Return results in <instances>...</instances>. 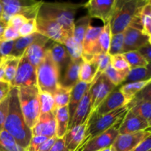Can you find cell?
Segmentation results:
<instances>
[{"label": "cell", "instance_id": "cell-1", "mask_svg": "<svg viewBox=\"0 0 151 151\" xmlns=\"http://www.w3.org/2000/svg\"><path fill=\"white\" fill-rule=\"evenodd\" d=\"M8 97V113L3 129L14 138L20 147L27 150L32 134L31 130L27 125L21 111L18 97V88L12 87Z\"/></svg>", "mask_w": 151, "mask_h": 151}, {"label": "cell", "instance_id": "cell-2", "mask_svg": "<svg viewBox=\"0 0 151 151\" xmlns=\"http://www.w3.org/2000/svg\"><path fill=\"white\" fill-rule=\"evenodd\" d=\"M81 6V4L72 2L43 1L37 16L55 21L70 36L73 33L75 14Z\"/></svg>", "mask_w": 151, "mask_h": 151}, {"label": "cell", "instance_id": "cell-3", "mask_svg": "<svg viewBox=\"0 0 151 151\" xmlns=\"http://www.w3.org/2000/svg\"><path fill=\"white\" fill-rule=\"evenodd\" d=\"M146 1L116 0L113 16L110 21L112 35L123 32L132 24L141 22L140 11Z\"/></svg>", "mask_w": 151, "mask_h": 151}, {"label": "cell", "instance_id": "cell-4", "mask_svg": "<svg viewBox=\"0 0 151 151\" xmlns=\"http://www.w3.org/2000/svg\"><path fill=\"white\" fill-rule=\"evenodd\" d=\"M60 76L59 69L53 61L47 47L44 59L36 68L37 87L38 90L53 94L59 86Z\"/></svg>", "mask_w": 151, "mask_h": 151}, {"label": "cell", "instance_id": "cell-5", "mask_svg": "<svg viewBox=\"0 0 151 151\" xmlns=\"http://www.w3.org/2000/svg\"><path fill=\"white\" fill-rule=\"evenodd\" d=\"M128 110L127 106H125L114 111L101 116L96 115L94 113L90 114L88 117V123H87L83 141L80 146L111 128L119 119L125 116Z\"/></svg>", "mask_w": 151, "mask_h": 151}, {"label": "cell", "instance_id": "cell-6", "mask_svg": "<svg viewBox=\"0 0 151 151\" xmlns=\"http://www.w3.org/2000/svg\"><path fill=\"white\" fill-rule=\"evenodd\" d=\"M18 97L24 119L31 130L35 126L41 114L38 87L18 88Z\"/></svg>", "mask_w": 151, "mask_h": 151}, {"label": "cell", "instance_id": "cell-7", "mask_svg": "<svg viewBox=\"0 0 151 151\" xmlns=\"http://www.w3.org/2000/svg\"><path fill=\"white\" fill-rule=\"evenodd\" d=\"M3 8L2 19L8 22L15 15H22L27 19H36L42 1L35 0H1Z\"/></svg>", "mask_w": 151, "mask_h": 151}, {"label": "cell", "instance_id": "cell-8", "mask_svg": "<svg viewBox=\"0 0 151 151\" xmlns=\"http://www.w3.org/2000/svg\"><path fill=\"white\" fill-rule=\"evenodd\" d=\"M10 86L15 88L37 86L36 69L29 63L25 53L21 57L16 75Z\"/></svg>", "mask_w": 151, "mask_h": 151}, {"label": "cell", "instance_id": "cell-9", "mask_svg": "<svg viewBox=\"0 0 151 151\" xmlns=\"http://www.w3.org/2000/svg\"><path fill=\"white\" fill-rule=\"evenodd\" d=\"M123 117L109 130L80 146L76 151H99L111 147L119 135V128Z\"/></svg>", "mask_w": 151, "mask_h": 151}, {"label": "cell", "instance_id": "cell-10", "mask_svg": "<svg viewBox=\"0 0 151 151\" xmlns=\"http://www.w3.org/2000/svg\"><path fill=\"white\" fill-rule=\"evenodd\" d=\"M35 21L38 33L46 37L49 40H51L53 42L59 43L63 45L68 35L58 22L39 16H37Z\"/></svg>", "mask_w": 151, "mask_h": 151}, {"label": "cell", "instance_id": "cell-11", "mask_svg": "<svg viewBox=\"0 0 151 151\" xmlns=\"http://www.w3.org/2000/svg\"><path fill=\"white\" fill-rule=\"evenodd\" d=\"M116 0H90L84 4L91 18L100 19L104 24L109 23L113 16Z\"/></svg>", "mask_w": 151, "mask_h": 151}, {"label": "cell", "instance_id": "cell-12", "mask_svg": "<svg viewBox=\"0 0 151 151\" xmlns=\"http://www.w3.org/2000/svg\"><path fill=\"white\" fill-rule=\"evenodd\" d=\"M150 135V129L134 134H119L111 147L112 151H131Z\"/></svg>", "mask_w": 151, "mask_h": 151}, {"label": "cell", "instance_id": "cell-13", "mask_svg": "<svg viewBox=\"0 0 151 151\" xmlns=\"http://www.w3.org/2000/svg\"><path fill=\"white\" fill-rule=\"evenodd\" d=\"M151 38L147 36L141 29L129 26L124 31L123 53L138 50L140 47L150 43Z\"/></svg>", "mask_w": 151, "mask_h": 151}, {"label": "cell", "instance_id": "cell-14", "mask_svg": "<svg viewBox=\"0 0 151 151\" xmlns=\"http://www.w3.org/2000/svg\"><path fill=\"white\" fill-rule=\"evenodd\" d=\"M150 128V124L140 116L128 110L119 128V134H134Z\"/></svg>", "mask_w": 151, "mask_h": 151}, {"label": "cell", "instance_id": "cell-15", "mask_svg": "<svg viewBox=\"0 0 151 151\" xmlns=\"http://www.w3.org/2000/svg\"><path fill=\"white\" fill-rule=\"evenodd\" d=\"M125 106H126V103L122 92L120 91L119 87H116L92 113L101 116L114 111Z\"/></svg>", "mask_w": 151, "mask_h": 151}, {"label": "cell", "instance_id": "cell-16", "mask_svg": "<svg viewBox=\"0 0 151 151\" xmlns=\"http://www.w3.org/2000/svg\"><path fill=\"white\" fill-rule=\"evenodd\" d=\"M56 122L55 114H41L35 126L31 129L32 136H42L52 138L55 137Z\"/></svg>", "mask_w": 151, "mask_h": 151}, {"label": "cell", "instance_id": "cell-17", "mask_svg": "<svg viewBox=\"0 0 151 151\" xmlns=\"http://www.w3.org/2000/svg\"><path fill=\"white\" fill-rule=\"evenodd\" d=\"M48 38L40 35L35 41L32 43L24 52L29 63L36 69L45 55L47 44L50 41Z\"/></svg>", "mask_w": 151, "mask_h": 151}, {"label": "cell", "instance_id": "cell-18", "mask_svg": "<svg viewBox=\"0 0 151 151\" xmlns=\"http://www.w3.org/2000/svg\"><path fill=\"white\" fill-rule=\"evenodd\" d=\"M103 27L90 26L83 41L82 56H92L101 54L98 39Z\"/></svg>", "mask_w": 151, "mask_h": 151}, {"label": "cell", "instance_id": "cell-19", "mask_svg": "<svg viewBox=\"0 0 151 151\" xmlns=\"http://www.w3.org/2000/svg\"><path fill=\"white\" fill-rule=\"evenodd\" d=\"M90 88L91 86L87 90L83 97L80 102L72 119V122L69 124L68 130L77 125H82L88 119L90 114V111H91V89Z\"/></svg>", "mask_w": 151, "mask_h": 151}, {"label": "cell", "instance_id": "cell-20", "mask_svg": "<svg viewBox=\"0 0 151 151\" xmlns=\"http://www.w3.org/2000/svg\"><path fill=\"white\" fill-rule=\"evenodd\" d=\"M83 59L72 60L68 63L63 73V78L60 81L59 85L65 88H72L79 82V73Z\"/></svg>", "mask_w": 151, "mask_h": 151}, {"label": "cell", "instance_id": "cell-21", "mask_svg": "<svg viewBox=\"0 0 151 151\" xmlns=\"http://www.w3.org/2000/svg\"><path fill=\"white\" fill-rule=\"evenodd\" d=\"M88 119L81 125H77L67 131L64 136L65 145L69 151H76L83 141Z\"/></svg>", "mask_w": 151, "mask_h": 151}, {"label": "cell", "instance_id": "cell-22", "mask_svg": "<svg viewBox=\"0 0 151 151\" xmlns=\"http://www.w3.org/2000/svg\"><path fill=\"white\" fill-rule=\"evenodd\" d=\"M47 49L50 51L52 58L59 69L61 75L62 72H64L68 63L70 61V57L66 51V47L59 43L52 42V45L50 47H47Z\"/></svg>", "mask_w": 151, "mask_h": 151}, {"label": "cell", "instance_id": "cell-23", "mask_svg": "<svg viewBox=\"0 0 151 151\" xmlns=\"http://www.w3.org/2000/svg\"><path fill=\"white\" fill-rule=\"evenodd\" d=\"M91 85V83L87 84L85 83L81 82V81H79L72 88L70 95V99H69V105H68V110H69V124L72 122V119L73 118L74 114L75 113V111H76L80 102L82 100L84 94H86L87 90L89 88Z\"/></svg>", "mask_w": 151, "mask_h": 151}, {"label": "cell", "instance_id": "cell-24", "mask_svg": "<svg viewBox=\"0 0 151 151\" xmlns=\"http://www.w3.org/2000/svg\"><path fill=\"white\" fill-rule=\"evenodd\" d=\"M55 118L56 122L55 137L57 138H63L69 128V115L68 106L56 109Z\"/></svg>", "mask_w": 151, "mask_h": 151}, {"label": "cell", "instance_id": "cell-25", "mask_svg": "<svg viewBox=\"0 0 151 151\" xmlns=\"http://www.w3.org/2000/svg\"><path fill=\"white\" fill-rule=\"evenodd\" d=\"M91 18L89 16H84L74 22L72 37L74 40L83 47V41L88 27L91 26Z\"/></svg>", "mask_w": 151, "mask_h": 151}, {"label": "cell", "instance_id": "cell-26", "mask_svg": "<svg viewBox=\"0 0 151 151\" xmlns=\"http://www.w3.org/2000/svg\"><path fill=\"white\" fill-rule=\"evenodd\" d=\"M150 82L151 80H147V81H139V82L128 83L119 86V89L125 98L126 105L135 97L136 94H138L147 84L150 83Z\"/></svg>", "mask_w": 151, "mask_h": 151}, {"label": "cell", "instance_id": "cell-27", "mask_svg": "<svg viewBox=\"0 0 151 151\" xmlns=\"http://www.w3.org/2000/svg\"><path fill=\"white\" fill-rule=\"evenodd\" d=\"M40 35H41V34L35 32V33L29 35V36L19 37V38L15 40L14 45H13V48L10 55L16 58L22 57L27 49L29 47V45L33 41H35Z\"/></svg>", "mask_w": 151, "mask_h": 151}, {"label": "cell", "instance_id": "cell-28", "mask_svg": "<svg viewBox=\"0 0 151 151\" xmlns=\"http://www.w3.org/2000/svg\"><path fill=\"white\" fill-rule=\"evenodd\" d=\"M98 71V66L92 61L83 60L79 73V81L91 84L94 81Z\"/></svg>", "mask_w": 151, "mask_h": 151}, {"label": "cell", "instance_id": "cell-29", "mask_svg": "<svg viewBox=\"0 0 151 151\" xmlns=\"http://www.w3.org/2000/svg\"><path fill=\"white\" fill-rule=\"evenodd\" d=\"M117 87V86H116ZM116 88L113 83H111V81L105 76L104 74L101 75V84H100V89H99L98 94H97V98H96L95 102L91 107V111L90 114L94 112L97 107L100 106V103L103 101L105 98Z\"/></svg>", "mask_w": 151, "mask_h": 151}, {"label": "cell", "instance_id": "cell-30", "mask_svg": "<svg viewBox=\"0 0 151 151\" xmlns=\"http://www.w3.org/2000/svg\"><path fill=\"white\" fill-rule=\"evenodd\" d=\"M147 80H151L150 66L131 68L124 83H128L139 82V81H147Z\"/></svg>", "mask_w": 151, "mask_h": 151}, {"label": "cell", "instance_id": "cell-31", "mask_svg": "<svg viewBox=\"0 0 151 151\" xmlns=\"http://www.w3.org/2000/svg\"><path fill=\"white\" fill-rule=\"evenodd\" d=\"M0 151H27L17 144L13 137L4 129L0 131Z\"/></svg>", "mask_w": 151, "mask_h": 151}, {"label": "cell", "instance_id": "cell-32", "mask_svg": "<svg viewBox=\"0 0 151 151\" xmlns=\"http://www.w3.org/2000/svg\"><path fill=\"white\" fill-rule=\"evenodd\" d=\"M128 109L147 121L149 124H151V100H145L136 103Z\"/></svg>", "mask_w": 151, "mask_h": 151}, {"label": "cell", "instance_id": "cell-33", "mask_svg": "<svg viewBox=\"0 0 151 151\" xmlns=\"http://www.w3.org/2000/svg\"><path fill=\"white\" fill-rule=\"evenodd\" d=\"M21 58L13 57L12 55L7 56L4 58V81H7L9 83L13 81L17 71L19 63Z\"/></svg>", "mask_w": 151, "mask_h": 151}, {"label": "cell", "instance_id": "cell-34", "mask_svg": "<svg viewBox=\"0 0 151 151\" xmlns=\"http://www.w3.org/2000/svg\"><path fill=\"white\" fill-rule=\"evenodd\" d=\"M38 100L41 114H55L56 109L52 94L38 90Z\"/></svg>", "mask_w": 151, "mask_h": 151}, {"label": "cell", "instance_id": "cell-35", "mask_svg": "<svg viewBox=\"0 0 151 151\" xmlns=\"http://www.w3.org/2000/svg\"><path fill=\"white\" fill-rule=\"evenodd\" d=\"M140 21H141L142 32L151 38V1L147 0L146 4L142 7L140 11Z\"/></svg>", "mask_w": 151, "mask_h": 151}, {"label": "cell", "instance_id": "cell-36", "mask_svg": "<svg viewBox=\"0 0 151 151\" xmlns=\"http://www.w3.org/2000/svg\"><path fill=\"white\" fill-rule=\"evenodd\" d=\"M72 89V88H65V87H62L59 85L55 92L52 94L53 98H54L55 109H59V108L65 107V106H68Z\"/></svg>", "mask_w": 151, "mask_h": 151}, {"label": "cell", "instance_id": "cell-37", "mask_svg": "<svg viewBox=\"0 0 151 151\" xmlns=\"http://www.w3.org/2000/svg\"><path fill=\"white\" fill-rule=\"evenodd\" d=\"M111 31L110 22L102 28L101 32L100 34L98 39V45L100 47L101 54H109V47H110L111 39Z\"/></svg>", "mask_w": 151, "mask_h": 151}, {"label": "cell", "instance_id": "cell-38", "mask_svg": "<svg viewBox=\"0 0 151 151\" xmlns=\"http://www.w3.org/2000/svg\"><path fill=\"white\" fill-rule=\"evenodd\" d=\"M129 71L122 72V71L116 70L110 64L108 66L107 69L105 70L103 74L111 81V83H113L116 87L118 86L121 85L122 83H124V81L126 79L127 76H128Z\"/></svg>", "mask_w": 151, "mask_h": 151}, {"label": "cell", "instance_id": "cell-39", "mask_svg": "<svg viewBox=\"0 0 151 151\" xmlns=\"http://www.w3.org/2000/svg\"><path fill=\"white\" fill-rule=\"evenodd\" d=\"M66 50L69 54L70 59L72 60H78L82 58L83 47L80 46L76 41L74 40L72 35L68 36L63 44Z\"/></svg>", "mask_w": 151, "mask_h": 151}, {"label": "cell", "instance_id": "cell-40", "mask_svg": "<svg viewBox=\"0 0 151 151\" xmlns=\"http://www.w3.org/2000/svg\"><path fill=\"white\" fill-rule=\"evenodd\" d=\"M123 55L131 68L150 66V64H149L146 61L145 59L141 55V54L137 50L127 52L123 53Z\"/></svg>", "mask_w": 151, "mask_h": 151}, {"label": "cell", "instance_id": "cell-41", "mask_svg": "<svg viewBox=\"0 0 151 151\" xmlns=\"http://www.w3.org/2000/svg\"><path fill=\"white\" fill-rule=\"evenodd\" d=\"M83 60L92 61L98 66V74H103L108 66L111 64V56L109 54H98L92 56L85 57Z\"/></svg>", "mask_w": 151, "mask_h": 151}, {"label": "cell", "instance_id": "cell-42", "mask_svg": "<svg viewBox=\"0 0 151 151\" xmlns=\"http://www.w3.org/2000/svg\"><path fill=\"white\" fill-rule=\"evenodd\" d=\"M124 32L112 35L109 47V55L110 56L123 54Z\"/></svg>", "mask_w": 151, "mask_h": 151}, {"label": "cell", "instance_id": "cell-43", "mask_svg": "<svg viewBox=\"0 0 151 151\" xmlns=\"http://www.w3.org/2000/svg\"><path fill=\"white\" fill-rule=\"evenodd\" d=\"M111 66L118 71H129L131 69L128 61L123 54L114 55L111 56Z\"/></svg>", "mask_w": 151, "mask_h": 151}, {"label": "cell", "instance_id": "cell-44", "mask_svg": "<svg viewBox=\"0 0 151 151\" xmlns=\"http://www.w3.org/2000/svg\"><path fill=\"white\" fill-rule=\"evenodd\" d=\"M37 32L36 21L35 19H29L25 22L19 29V34L20 37L29 36Z\"/></svg>", "mask_w": 151, "mask_h": 151}, {"label": "cell", "instance_id": "cell-45", "mask_svg": "<svg viewBox=\"0 0 151 151\" xmlns=\"http://www.w3.org/2000/svg\"><path fill=\"white\" fill-rule=\"evenodd\" d=\"M47 137L42 136H32L27 151H38L40 146L47 139Z\"/></svg>", "mask_w": 151, "mask_h": 151}, {"label": "cell", "instance_id": "cell-46", "mask_svg": "<svg viewBox=\"0 0 151 151\" xmlns=\"http://www.w3.org/2000/svg\"><path fill=\"white\" fill-rule=\"evenodd\" d=\"M14 41H0V58H5L10 55L13 50Z\"/></svg>", "mask_w": 151, "mask_h": 151}, {"label": "cell", "instance_id": "cell-47", "mask_svg": "<svg viewBox=\"0 0 151 151\" xmlns=\"http://www.w3.org/2000/svg\"><path fill=\"white\" fill-rule=\"evenodd\" d=\"M8 109L9 97H7L0 103V131L3 129V127H4V124L7 118V113H8Z\"/></svg>", "mask_w": 151, "mask_h": 151}, {"label": "cell", "instance_id": "cell-48", "mask_svg": "<svg viewBox=\"0 0 151 151\" xmlns=\"http://www.w3.org/2000/svg\"><path fill=\"white\" fill-rule=\"evenodd\" d=\"M27 20L28 19H27V18L22 16V15H15V16H13L12 17H10V19H9V21L7 22V24L13 27V28H15V29H17V30L19 31V28H20L25 22H27Z\"/></svg>", "mask_w": 151, "mask_h": 151}, {"label": "cell", "instance_id": "cell-49", "mask_svg": "<svg viewBox=\"0 0 151 151\" xmlns=\"http://www.w3.org/2000/svg\"><path fill=\"white\" fill-rule=\"evenodd\" d=\"M20 37L19 34V31L13 28V27L7 24L4 34L2 36V40L4 41H15Z\"/></svg>", "mask_w": 151, "mask_h": 151}, {"label": "cell", "instance_id": "cell-50", "mask_svg": "<svg viewBox=\"0 0 151 151\" xmlns=\"http://www.w3.org/2000/svg\"><path fill=\"white\" fill-rule=\"evenodd\" d=\"M11 88V86L8 82L0 81V103L8 97Z\"/></svg>", "mask_w": 151, "mask_h": 151}, {"label": "cell", "instance_id": "cell-51", "mask_svg": "<svg viewBox=\"0 0 151 151\" xmlns=\"http://www.w3.org/2000/svg\"><path fill=\"white\" fill-rule=\"evenodd\" d=\"M151 45L150 43L145 44V45L142 46V47H140L137 51L141 54V55L145 59L146 61L150 64V60H151Z\"/></svg>", "mask_w": 151, "mask_h": 151}, {"label": "cell", "instance_id": "cell-52", "mask_svg": "<svg viewBox=\"0 0 151 151\" xmlns=\"http://www.w3.org/2000/svg\"><path fill=\"white\" fill-rule=\"evenodd\" d=\"M131 151H151V139L148 137Z\"/></svg>", "mask_w": 151, "mask_h": 151}, {"label": "cell", "instance_id": "cell-53", "mask_svg": "<svg viewBox=\"0 0 151 151\" xmlns=\"http://www.w3.org/2000/svg\"><path fill=\"white\" fill-rule=\"evenodd\" d=\"M50 151H69L65 145L64 138H56Z\"/></svg>", "mask_w": 151, "mask_h": 151}, {"label": "cell", "instance_id": "cell-54", "mask_svg": "<svg viewBox=\"0 0 151 151\" xmlns=\"http://www.w3.org/2000/svg\"><path fill=\"white\" fill-rule=\"evenodd\" d=\"M57 137H52V138H48L38 148V151H50L51 147H52Z\"/></svg>", "mask_w": 151, "mask_h": 151}, {"label": "cell", "instance_id": "cell-55", "mask_svg": "<svg viewBox=\"0 0 151 151\" xmlns=\"http://www.w3.org/2000/svg\"><path fill=\"white\" fill-rule=\"evenodd\" d=\"M7 26V22L4 19H0V41L2 40L3 34Z\"/></svg>", "mask_w": 151, "mask_h": 151}, {"label": "cell", "instance_id": "cell-56", "mask_svg": "<svg viewBox=\"0 0 151 151\" xmlns=\"http://www.w3.org/2000/svg\"><path fill=\"white\" fill-rule=\"evenodd\" d=\"M4 58H0V81H4Z\"/></svg>", "mask_w": 151, "mask_h": 151}, {"label": "cell", "instance_id": "cell-57", "mask_svg": "<svg viewBox=\"0 0 151 151\" xmlns=\"http://www.w3.org/2000/svg\"><path fill=\"white\" fill-rule=\"evenodd\" d=\"M3 16V8H2V4H1V1L0 0V19H2Z\"/></svg>", "mask_w": 151, "mask_h": 151}, {"label": "cell", "instance_id": "cell-58", "mask_svg": "<svg viewBox=\"0 0 151 151\" xmlns=\"http://www.w3.org/2000/svg\"><path fill=\"white\" fill-rule=\"evenodd\" d=\"M99 151H112V150H111V147H107V148H105L103 149V150H99Z\"/></svg>", "mask_w": 151, "mask_h": 151}]
</instances>
